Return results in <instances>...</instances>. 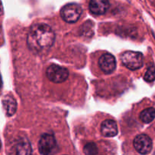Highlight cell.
I'll list each match as a JSON object with an SVG mask.
<instances>
[{"label": "cell", "mask_w": 155, "mask_h": 155, "mask_svg": "<svg viewBox=\"0 0 155 155\" xmlns=\"http://www.w3.org/2000/svg\"><path fill=\"white\" fill-rule=\"evenodd\" d=\"M54 33L48 24H34L27 35V45L33 52L39 53L49 49L54 41Z\"/></svg>", "instance_id": "1"}, {"label": "cell", "mask_w": 155, "mask_h": 155, "mask_svg": "<svg viewBox=\"0 0 155 155\" xmlns=\"http://www.w3.org/2000/svg\"><path fill=\"white\" fill-rule=\"evenodd\" d=\"M39 151L42 155H54L58 151L55 138L50 134H44L39 141Z\"/></svg>", "instance_id": "2"}, {"label": "cell", "mask_w": 155, "mask_h": 155, "mask_svg": "<svg viewBox=\"0 0 155 155\" xmlns=\"http://www.w3.org/2000/svg\"><path fill=\"white\" fill-rule=\"evenodd\" d=\"M123 64L130 70H137L143 65V56L139 52L127 51L121 56Z\"/></svg>", "instance_id": "3"}, {"label": "cell", "mask_w": 155, "mask_h": 155, "mask_svg": "<svg viewBox=\"0 0 155 155\" xmlns=\"http://www.w3.org/2000/svg\"><path fill=\"white\" fill-rule=\"evenodd\" d=\"M82 14V9L76 3H71L64 6L61 10L62 19L68 23L77 22Z\"/></svg>", "instance_id": "4"}, {"label": "cell", "mask_w": 155, "mask_h": 155, "mask_svg": "<svg viewBox=\"0 0 155 155\" xmlns=\"http://www.w3.org/2000/svg\"><path fill=\"white\" fill-rule=\"evenodd\" d=\"M47 78L54 83H61L67 80L69 71L67 68L58 65H51L46 70Z\"/></svg>", "instance_id": "5"}, {"label": "cell", "mask_w": 155, "mask_h": 155, "mask_svg": "<svg viewBox=\"0 0 155 155\" xmlns=\"http://www.w3.org/2000/svg\"><path fill=\"white\" fill-rule=\"evenodd\" d=\"M133 144L139 153L142 154H147L149 153L152 148V141L151 138L145 134H141L136 137L133 141Z\"/></svg>", "instance_id": "6"}, {"label": "cell", "mask_w": 155, "mask_h": 155, "mask_svg": "<svg viewBox=\"0 0 155 155\" xmlns=\"http://www.w3.org/2000/svg\"><path fill=\"white\" fill-rule=\"evenodd\" d=\"M101 69L106 74H110L116 68L117 62L115 57L110 53L103 54L98 62Z\"/></svg>", "instance_id": "7"}, {"label": "cell", "mask_w": 155, "mask_h": 155, "mask_svg": "<svg viewBox=\"0 0 155 155\" xmlns=\"http://www.w3.org/2000/svg\"><path fill=\"white\" fill-rule=\"evenodd\" d=\"M109 5L108 0H91L89 2V10L94 15H104L108 9Z\"/></svg>", "instance_id": "8"}, {"label": "cell", "mask_w": 155, "mask_h": 155, "mask_svg": "<svg viewBox=\"0 0 155 155\" xmlns=\"http://www.w3.org/2000/svg\"><path fill=\"white\" fill-rule=\"evenodd\" d=\"M101 132L104 137H114L118 132L117 125L114 120H104L101 126Z\"/></svg>", "instance_id": "9"}, {"label": "cell", "mask_w": 155, "mask_h": 155, "mask_svg": "<svg viewBox=\"0 0 155 155\" xmlns=\"http://www.w3.org/2000/svg\"><path fill=\"white\" fill-rule=\"evenodd\" d=\"M3 105L5 106L6 112L8 115L15 114L17 110V103L14 97L11 95H7L3 99Z\"/></svg>", "instance_id": "10"}, {"label": "cell", "mask_w": 155, "mask_h": 155, "mask_svg": "<svg viewBox=\"0 0 155 155\" xmlns=\"http://www.w3.org/2000/svg\"><path fill=\"white\" fill-rule=\"evenodd\" d=\"M31 146L27 140H22L17 146V155H31Z\"/></svg>", "instance_id": "11"}, {"label": "cell", "mask_w": 155, "mask_h": 155, "mask_svg": "<svg viewBox=\"0 0 155 155\" xmlns=\"http://www.w3.org/2000/svg\"><path fill=\"white\" fill-rule=\"evenodd\" d=\"M140 119L143 122L149 123L154 119V109L153 107L145 109L141 112Z\"/></svg>", "instance_id": "12"}, {"label": "cell", "mask_w": 155, "mask_h": 155, "mask_svg": "<svg viewBox=\"0 0 155 155\" xmlns=\"http://www.w3.org/2000/svg\"><path fill=\"white\" fill-rule=\"evenodd\" d=\"M84 153L86 155H96L98 153V148L95 143L90 142L85 145Z\"/></svg>", "instance_id": "13"}, {"label": "cell", "mask_w": 155, "mask_h": 155, "mask_svg": "<svg viewBox=\"0 0 155 155\" xmlns=\"http://www.w3.org/2000/svg\"><path fill=\"white\" fill-rule=\"evenodd\" d=\"M144 78L148 82H152L154 80V66L153 64L151 66L148 67L145 76H144Z\"/></svg>", "instance_id": "14"}, {"label": "cell", "mask_w": 155, "mask_h": 155, "mask_svg": "<svg viewBox=\"0 0 155 155\" xmlns=\"http://www.w3.org/2000/svg\"><path fill=\"white\" fill-rule=\"evenodd\" d=\"M2 12H3L2 5V2H1V1H0V15H2Z\"/></svg>", "instance_id": "15"}, {"label": "cell", "mask_w": 155, "mask_h": 155, "mask_svg": "<svg viewBox=\"0 0 155 155\" xmlns=\"http://www.w3.org/2000/svg\"><path fill=\"white\" fill-rule=\"evenodd\" d=\"M2 86V78H1V76H0V88Z\"/></svg>", "instance_id": "16"}]
</instances>
